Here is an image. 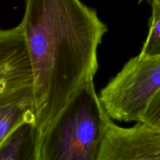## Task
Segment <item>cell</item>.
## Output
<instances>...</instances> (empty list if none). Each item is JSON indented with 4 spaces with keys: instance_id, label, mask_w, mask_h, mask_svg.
Listing matches in <instances>:
<instances>
[{
    "instance_id": "cell-4",
    "label": "cell",
    "mask_w": 160,
    "mask_h": 160,
    "mask_svg": "<svg viewBox=\"0 0 160 160\" xmlns=\"http://www.w3.org/2000/svg\"><path fill=\"white\" fill-rule=\"evenodd\" d=\"M35 77L21 24L0 31V106L28 102L35 106Z\"/></svg>"
},
{
    "instance_id": "cell-8",
    "label": "cell",
    "mask_w": 160,
    "mask_h": 160,
    "mask_svg": "<svg viewBox=\"0 0 160 160\" xmlns=\"http://www.w3.org/2000/svg\"><path fill=\"white\" fill-rule=\"evenodd\" d=\"M151 5L148 35L139 53L142 56H160V0L152 2Z\"/></svg>"
},
{
    "instance_id": "cell-6",
    "label": "cell",
    "mask_w": 160,
    "mask_h": 160,
    "mask_svg": "<svg viewBox=\"0 0 160 160\" xmlns=\"http://www.w3.org/2000/svg\"><path fill=\"white\" fill-rule=\"evenodd\" d=\"M42 131L26 122L0 142V160H38Z\"/></svg>"
},
{
    "instance_id": "cell-3",
    "label": "cell",
    "mask_w": 160,
    "mask_h": 160,
    "mask_svg": "<svg viewBox=\"0 0 160 160\" xmlns=\"http://www.w3.org/2000/svg\"><path fill=\"white\" fill-rule=\"evenodd\" d=\"M160 89V56L130 59L100 92V99L112 120H141L153 95Z\"/></svg>"
},
{
    "instance_id": "cell-7",
    "label": "cell",
    "mask_w": 160,
    "mask_h": 160,
    "mask_svg": "<svg viewBox=\"0 0 160 160\" xmlns=\"http://www.w3.org/2000/svg\"><path fill=\"white\" fill-rule=\"evenodd\" d=\"M26 122L37 124L34 105L28 102H12L0 106V142Z\"/></svg>"
},
{
    "instance_id": "cell-2",
    "label": "cell",
    "mask_w": 160,
    "mask_h": 160,
    "mask_svg": "<svg viewBox=\"0 0 160 160\" xmlns=\"http://www.w3.org/2000/svg\"><path fill=\"white\" fill-rule=\"evenodd\" d=\"M111 120L88 81L42 132L38 160H98Z\"/></svg>"
},
{
    "instance_id": "cell-1",
    "label": "cell",
    "mask_w": 160,
    "mask_h": 160,
    "mask_svg": "<svg viewBox=\"0 0 160 160\" xmlns=\"http://www.w3.org/2000/svg\"><path fill=\"white\" fill-rule=\"evenodd\" d=\"M35 77L42 133L99 68L98 48L108 28L81 0H25L20 22Z\"/></svg>"
},
{
    "instance_id": "cell-10",
    "label": "cell",
    "mask_w": 160,
    "mask_h": 160,
    "mask_svg": "<svg viewBox=\"0 0 160 160\" xmlns=\"http://www.w3.org/2000/svg\"><path fill=\"white\" fill-rule=\"evenodd\" d=\"M143 1H148V2H152L156 1V0H139V3H141L142 2H143Z\"/></svg>"
},
{
    "instance_id": "cell-5",
    "label": "cell",
    "mask_w": 160,
    "mask_h": 160,
    "mask_svg": "<svg viewBox=\"0 0 160 160\" xmlns=\"http://www.w3.org/2000/svg\"><path fill=\"white\" fill-rule=\"evenodd\" d=\"M160 160V128L143 121L123 128L110 120L98 160Z\"/></svg>"
},
{
    "instance_id": "cell-9",
    "label": "cell",
    "mask_w": 160,
    "mask_h": 160,
    "mask_svg": "<svg viewBox=\"0 0 160 160\" xmlns=\"http://www.w3.org/2000/svg\"><path fill=\"white\" fill-rule=\"evenodd\" d=\"M139 121L160 128V89L151 98Z\"/></svg>"
}]
</instances>
